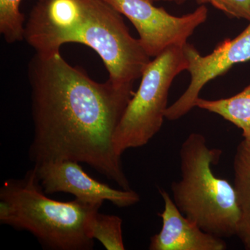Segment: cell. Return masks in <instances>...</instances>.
I'll use <instances>...</instances> for the list:
<instances>
[{"instance_id":"9","label":"cell","mask_w":250,"mask_h":250,"mask_svg":"<svg viewBox=\"0 0 250 250\" xmlns=\"http://www.w3.org/2000/svg\"><path fill=\"white\" fill-rule=\"evenodd\" d=\"M34 169L47 195L65 192L83 201H109L120 208L136 205L141 200L134 190H118L92 178L77 161H48L36 164Z\"/></svg>"},{"instance_id":"10","label":"cell","mask_w":250,"mask_h":250,"mask_svg":"<svg viewBox=\"0 0 250 250\" xmlns=\"http://www.w3.org/2000/svg\"><path fill=\"white\" fill-rule=\"evenodd\" d=\"M159 192L164 209L159 213L162 219L160 232L151 237L149 250H225L223 238L202 230L180 211L168 192Z\"/></svg>"},{"instance_id":"13","label":"cell","mask_w":250,"mask_h":250,"mask_svg":"<svg viewBox=\"0 0 250 250\" xmlns=\"http://www.w3.org/2000/svg\"><path fill=\"white\" fill-rule=\"evenodd\" d=\"M88 233L93 240L100 241L107 250H124L123 220L115 215L97 211L88 223Z\"/></svg>"},{"instance_id":"5","label":"cell","mask_w":250,"mask_h":250,"mask_svg":"<svg viewBox=\"0 0 250 250\" xmlns=\"http://www.w3.org/2000/svg\"><path fill=\"white\" fill-rule=\"evenodd\" d=\"M93 49L113 84H134L151 62L139 39L130 34L122 14L104 0H85L84 19L73 42Z\"/></svg>"},{"instance_id":"8","label":"cell","mask_w":250,"mask_h":250,"mask_svg":"<svg viewBox=\"0 0 250 250\" xmlns=\"http://www.w3.org/2000/svg\"><path fill=\"white\" fill-rule=\"evenodd\" d=\"M85 0H39L24 26V40L43 57L73 42L84 19Z\"/></svg>"},{"instance_id":"2","label":"cell","mask_w":250,"mask_h":250,"mask_svg":"<svg viewBox=\"0 0 250 250\" xmlns=\"http://www.w3.org/2000/svg\"><path fill=\"white\" fill-rule=\"evenodd\" d=\"M46 195L34 167L23 178L6 179L0 188V223L31 233L47 249L93 250L88 223L103 202H60Z\"/></svg>"},{"instance_id":"3","label":"cell","mask_w":250,"mask_h":250,"mask_svg":"<svg viewBox=\"0 0 250 250\" xmlns=\"http://www.w3.org/2000/svg\"><path fill=\"white\" fill-rule=\"evenodd\" d=\"M222 151L207 146L205 136L192 133L179 149L181 179L171 185L172 200L187 218L220 238L236 236L240 220L236 190L219 178L211 166Z\"/></svg>"},{"instance_id":"12","label":"cell","mask_w":250,"mask_h":250,"mask_svg":"<svg viewBox=\"0 0 250 250\" xmlns=\"http://www.w3.org/2000/svg\"><path fill=\"white\" fill-rule=\"evenodd\" d=\"M195 107L221 116L241 129L244 139L250 141V84L230 98L215 100L198 98Z\"/></svg>"},{"instance_id":"16","label":"cell","mask_w":250,"mask_h":250,"mask_svg":"<svg viewBox=\"0 0 250 250\" xmlns=\"http://www.w3.org/2000/svg\"><path fill=\"white\" fill-rule=\"evenodd\" d=\"M153 3L160 2V1H164V2L174 3V4L181 5L187 2L188 0H150Z\"/></svg>"},{"instance_id":"7","label":"cell","mask_w":250,"mask_h":250,"mask_svg":"<svg viewBox=\"0 0 250 250\" xmlns=\"http://www.w3.org/2000/svg\"><path fill=\"white\" fill-rule=\"evenodd\" d=\"M188 61L190 82L177 101L166 109V119L177 121L195 107L200 91L210 81L222 76L236 64L250 61V21L248 27L233 39H225L213 52L202 56L191 44L183 47Z\"/></svg>"},{"instance_id":"14","label":"cell","mask_w":250,"mask_h":250,"mask_svg":"<svg viewBox=\"0 0 250 250\" xmlns=\"http://www.w3.org/2000/svg\"><path fill=\"white\" fill-rule=\"evenodd\" d=\"M22 0H0V32L8 43L24 40V16L21 12Z\"/></svg>"},{"instance_id":"17","label":"cell","mask_w":250,"mask_h":250,"mask_svg":"<svg viewBox=\"0 0 250 250\" xmlns=\"http://www.w3.org/2000/svg\"><path fill=\"white\" fill-rule=\"evenodd\" d=\"M37 1H39V0H37Z\"/></svg>"},{"instance_id":"15","label":"cell","mask_w":250,"mask_h":250,"mask_svg":"<svg viewBox=\"0 0 250 250\" xmlns=\"http://www.w3.org/2000/svg\"><path fill=\"white\" fill-rule=\"evenodd\" d=\"M197 4H210L231 18L250 21V0H195Z\"/></svg>"},{"instance_id":"11","label":"cell","mask_w":250,"mask_h":250,"mask_svg":"<svg viewBox=\"0 0 250 250\" xmlns=\"http://www.w3.org/2000/svg\"><path fill=\"white\" fill-rule=\"evenodd\" d=\"M234 182L240 220L236 236L245 249L250 250V141L243 139L233 159Z\"/></svg>"},{"instance_id":"1","label":"cell","mask_w":250,"mask_h":250,"mask_svg":"<svg viewBox=\"0 0 250 250\" xmlns=\"http://www.w3.org/2000/svg\"><path fill=\"white\" fill-rule=\"evenodd\" d=\"M34 138L29 158L36 164L84 163L123 190H131L113 146V135L133 84L99 83L59 53L35 55L28 68Z\"/></svg>"},{"instance_id":"4","label":"cell","mask_w":250,"mask_h":250,"mask_svg":"<svg viewBox=\"0 0 250 250\" xmlns=\"http://www.w3.org/2000/svg\"><path fill=\"white\" fill-rule=\"evenodd\" d=\"M188 67L183 47L177 45L169 47L148 64L113 135L117 154L122 156L127 149L146 146L159 132L168 107L171 85Z\"/></svg>"},{"instance_id":"6","label":"cell","mask_w":250,"mask_h":250,"mask_svg":"<svg viewBox=\"0 0 250 250\" xmlns=\"http://www.w3.org/2000/svg\"><path fill=\"white\" fill-rule=\"evenodd\" d=\"M128 18L139 34L146 53L155 58L171 46L184 47L195 29L207 21L208 9L200 5L193 12L174 16L150 0H104Z\"/></svg>"}]
</instances>
